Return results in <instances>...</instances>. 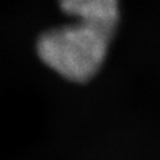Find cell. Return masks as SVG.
<instances>
[{
	"label": "cell",
	"mask_w": 160,
	"mask_h": 160,
	"mask_svg": "<svg viewBox=\"0 0 160 160\" xmlns=\"http://www.w3.org/2000/svg\"><path fill=\"white\" fill-rule=\"evenodd\" d=\"M114 32L77 20L42 34L37 51L40 59L64 78L83 83L100 70Z\"/></svg>",
	"instance_id": "obj_1"
},
{
	"label": "cell",
	"mask_w": 160,
	"mask_h": 160,
	"mask_svg": "<svg viewBox=\"0 0 160 160\" xmlns=\"http://www.w3.org/2000/svg\"><path fill=\"white\" fill-rule=\"evenodd\" d=\"M61 8L78 22L115 31L119 22V0H59Z\"/></svg>",
	"instance_id": "obj_2"
}]
</instances>
